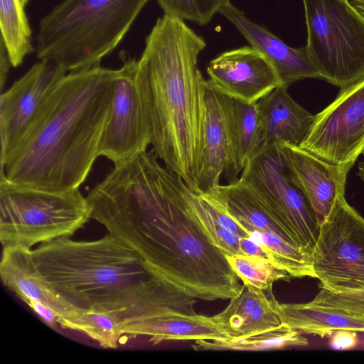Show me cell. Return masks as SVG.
Returning a JSON list of instances; mask_svg holds the SVG:
<instances>
[{"mask_svg": "<svg viewBox=\"0 0 364 364\" xmlns=\"http://www.w3.org/2000/svg\"><path fill=\"white\" fill-rule=\"evenodd\" d=\"M145 151L114 166L86 196L91 219L133 248L162 280L198 299H231L245 286L198 223L186 183Z\"/></svg>", "mask_w": 364, "mask_h": 364, "instance_id": "obj_1", "label": "cell"}, {"mask_svg": "<svg viewBox=\"0 0 364 364\" xmlns=\"http://www.w3.org/2000/svg\"><path fill=\"white\" fill-rule=\"evenodd\" d=\"M205 46L185 21L164 14L137 60L136 83L151 149L194 191L203 155L206 82L198 58Z\"/></svg>", "mask_w": 364, "mask_h": 364, "instance_id": "obj_2", "label": "cell"}, {"mask_svg": "<svg viewBox=\"0 0 364 364\" xmlns=\"http://www.w3.org/2000/svg\"><path fill=\"white\" fill-rule=\"evenodd\" d=\"M117 70L100 65L70 72L48 95L1 174L49 191L79 188L99 156Z\"/></svg>", "mask_w": 364, "mask_h": 364, "instance_id": "obj_3", "label": "cell"}, {"mask_svg": "<svg viewBox=\"0 0 364 364\" xmlns=\"http://www.w3.org/2000/svg\"><path fill=\"white\" fill-rule=\"evenodd\" d=\"M33 255L45 279L75 310L112 312L122 323L197 314L198 299L160 279L133 248L110 234L92 241L60 238L41 244Z\"/></svg>", "mask_w": 364, "mask_h": 364, "instance_id": "obj_4", "label": "cell"}, {"mask_svg": "<svg viewBox=\"0 0 364 364\" xmlns=\"http://www.w3.org/2000/svg\"><path fill=\"white\" fill-rule=\"evenodd\" d=\"M149 0H63L39 22L38 59L67 73L98 65L118 46Z\"/></svg>", "mask_w": 364, "mask_h": 364, "instance_id": "obj_5", "label": "cell"}, {"mask_svg": "<svg viewBox=\"0 0 364 364\" xmlns=\"http://www.w3.org/2000/svg\"><path fill=\"white\" fill-rule=\"evenodd\" d=\"M91 219L79 188L49 191L18 185L0 174V241L3 247H32L70 237Z\"/></svg>", "mask_w": 364, "mask_h": 364, "instance_id": "obj_6", "label": "cell"}, {"mask_svg": "<svg viewBox=\"0 0 364 364\" xmlns=\"http://www.w3.org/2000/svg\"><path fill=\"white\" fill-rule=\"evenodd\" d=\"M306 48L321 79L343 87L364 77V16L348 0H303Z\"/></svg>", "mask_w": 364, "mask_h": 364, "instance_id": "obj_7", "label": "cell"}, {"mask_svg": "<svg viewBox=\"0 0 364 364\" xmlns=\"http://www.w3.org/2000/svg\"><path fill=\"white\" fill-rule=\"evenodd\" d=\"M312 260L321 287L335 292L364 290V218L344 194L320 226Z\"/></svg>", "mask_w": 364, "mask_h": 364, "instance_id": "obj_8", "label": "cell"}, {"mask_svg": "<svg viewBox=\"0 0 364 364\" xmlns=\"http://www.w3.org/2000/svg\"><path fill=\"white\" fill-rule=\"evenodd\" d=\"M239 179L289 228L311 256L320 225L306 196L291 180L277 144H262Z\"/></svg>", "mask_w": 364, "mask_h": 364, "instance_id": "obj_9", "label": "cell"}, {"mask_svg": "<svg viewBox=\"0 0 364 364\" xmlns=\"http://www.w3.org/2000/svg\"><path fill=\"white\" fill-rule=\"evenodd\" d=\"M299 146L333 164H355L364 151V77L341 87L336 99L314 115Z\"/></svg>", "mask_w": 364, "mask_h": 364, "instance_id": "obj_10", "label": "cell"}, {"mask_svg": "<svg viewBox=\"0 0 364 364\" xmlns=\"http://www.w3.org/2000/svg\"><path fill=\"white\" fill-rule=\"evenodd\" d=\"M99 156L119 165L147 150L150 135L136 83L137 60L121 55Z\"/></svg>", "mask_w": 364, "mask_h": 364, "instance_id": "obj_11", "label": "cell"}, {"mask_svg": "<svg viewBox=\"0 0 364 364\" xmlns=\"http://www.w3.org/2000/svg\"><path fill=\"white\" fill-rule=\"evenodd\" d=\"M67 72L55 60L33 64L0 97L1 165L10 159Z\"/></svg>", "mask_w": 364, "mask_h": 364, "instance_id": "obj_12", "label": "cell"}, {"mask_svg": "<svg viewBox=\"0 0 364 364\" xmlns=\"http://www.w3.org/2000/svg\"><path fill=\"white\" fill-rule=\"evenodd\" d=\"M277 144L291 180L306 196L321 226L338 197L344 194L347 176L354 164H336L299 145Z\"/></svg>", "mask_w": 364, "mask_h": 364, "instance_id": "obj_13", "label": "cell"}, {"mask_svg": "<svg viewBox=\"0 0 364 364\" xmlns=\"http://www.w3.org/2000/svg\"><path fill=\"white\" fill-rule=\"evenodd\" d=\"M208 82L220 92L247 102H257L280 85L276 71L252 46L225 51L206 68Z\"/></svg>", "mask_w": 364, "mask_h": 364, "instance_id": "obj_14", "label": "cell"}, {"mask_svg": "<svg viewBox=\"0 0 364 364\" xmlns=\"http://www.w3.org/2000/svg\"><path fill=\"white\" fill-rule=\"evenodd\" d=\"M219 13L236 27L252 48L266 58L276 71L280 85L288 88L297 80L321 79L305 46L299 48L289 46L267 28L250 20L230 1L220 8Z\"/></svg>", "mask_w": 364, "mask_h": 364, "instance_id": "obj_15", "label": "cell"}, {"mask_svg": "<svg viewBox=\"0 0 364 364\" xmlns=\"http://www.w3.org/2000/svg\"><path fill=\"white\" fill-rule=\"evenodd\" d=\"M221 176L228 183L237 182L240 178L234 170L230 137L220 94L206 80L203 149L196 191L210 192L220 185Z\"/></svg>", "mask_w": 364, "mask_h": 364, "instance_id": "obj_16", "label": "cell"}, {"mask_svg": "<svg viewBox=\"0 0 364 364\" xmlns=\"http://www.w3.org/2000/svg\"><path fill=\"white\" fill-rule=\"evenodd\" d=\"M2 283L21 300L41 301L53 309L59 317L75 310L41 274L34 261L33 250L23 247H3L0 262Z\"/></svg>", "mask_w": 364, "mask_h": 364, "instance_id": "obj_17", "label": "cell"}, {"mask_svg": "<svg viewBox=\"0 0 364 364\" xmlns=\"http://www.w3.org/2000/svg\"><path fill=\"white\" fill-rule=\"evenodd\" d=\"M263 144L282 142L299 145L309 132L314 115L279 85L257 103Z\"/></svg>", "mask_w": 364, "mask_h": 364, "instance_id": "obj_18", "label": "cell"}, {"mask_svg": "<svg viewBox=\"0 0 364 364\" xmlns=\"http://www.w3.org/2000/svg\"><path fill=\"white\" fill-rule=\"evenodd\" d=\"M267 291L245 287L212 320L227 338H242L279 326L280 318Z\"/></svg>", "mask_w": 364, "mask_h": 364, "instance_id": "obj_19", "label": "cell"}, {"mask_svg": "<svg viewBox=\"0 0 364 364\" xmlns=\"http://www.w3.org/2000/svg\"><path fill=\"white\" fill-rule=\"evenodd\" d=\"M122 335L146 336L154 345L167 341L226 338L211 316L165 314L122 323Z\"/></svg>", "mask_w": 364, "mask_h": 364, "instance_id": "obj_20", "label": "cell"}, {"mask_svg": "<svg viewBox=\"0 0 364 364\" xmlns=\"http://www.w3.org/2000/svg\"><path fill=\"white\" fill-rule=\"evenodd\" d=\"M220 94L230 137L234 170L239 176L263 144L257 102H247Z\"/></svg>", "mask_w": 364, "mask_h": 364, "instance_id": "obj_21", "label": "cell"}, {"mask_svg": "<svg viewBox=\"0 0 364 364\" xmlns=\"http://www.w3.org/2000/svg\"><path fill=\"white\" fill-rule=\"evenodd\" d=\"M281 323L301 333L321 338L341 330L364 333V318L346 315L306 304H280L268 290Z\"/></svg>", "mask_w": 364, "mask_h": 364, "instance_id": "obj_22", "label": "cell"}, {"mask_svg": "<svg viewBox=\"0 0 364 364\" xmlns=\"http://www.w3.org/2000/svg\"><path fill=\"white\" fill-rule=\"evenodd\" d=\"M309 344L301 333L281 323L279 326L242 338L197 340L192 345L196 350L260 351L279 350Z\"/></svg>", "mask_w": 364, "mask_h": 364, "instance_id": "obj_23", "label": "cell"}, {"mask_svg": "<svg viewBox=\"0 0 364 364\" xmlns=\"http://www.w3.org/2000/svg\"><path fill=\"white\" fill-rule=\"evenodd\" d=\"M24 6L21 0H0L1 41L13 68L21 65L33 50Z\"/></svg>", "mask_w": 364, "mask_h": 364, "instance_id": "obj_24", "label": "cell"}, {"mask_svg": "<svg viewBox=\"0 0 364 364\" xmlns=\"http://www.w3.org/2000/svg\"><path fill=\"white\" fill-rule=\"evenodd\" d=\"M248 237L259 244L267 252L269 260L291 277L316 278L312 256L301 247L265 231L249 232Z\"/></svg>", "mask_w": 364, "mask_h": 364, "instance_id": "obj_25", "label": "cell"}, {"mask_svg": "<svg viewBox=\"0 0 364 364\" xmlns=\"http://www.w3.org/2000/svg\"><path fill=\"white\" fill-rule=\"evenodd\" d=\"M60 327L82 332L105 348H116L122 336L119 318L112 312L97 310L74 311L58 317Z\"/></svg>", "mask_w": 364, "mask_h": 364, "instance_id": "obj_26", "label": "cell"}, {"mask_svg": "<svg viewBox=\"0 0 364 364\" xmlns=\"http://www.w3.org/2000/svg\"><path fill=\"white\" fill-rule=\"evenodd\" d=\"M242 284L253 290L267 291L274 282L288 281L291 277L269 259L236 254L225 256Z\"/></svg>", "mask_w": 364, "mask_h": 364, "instance_id": "obj_27", "label": "cell"}, {"mask_svg": "<svg viewBox=\"0 0 364 364\" xmlns=\"http://www.w3.org/2000/svg\"><path fill=\"white\" fill-rule=\"evenodd\" d=\"M185 196L198 223L225 256L240 254L239 237L220 225L203 203L199 192L186 185Z\"/></svg>", "mask_w": 364, "mask_h": 364, "instance_id": "obj_28", "label": "cell"}, {"mask_svg": "<svg viewBox=\"0 0 364 364\" xmlns=\"http://www.w3.org/2000/svg\"><path fill=\"white\" fill-rule=\"evenodd\" d=\"M164 14L190 21L199 26L208 24L230 0H156Z\"/></svg>", "mask_w": 364, "mask_h": 364, "instance_id": "obj_29", "label": "cell"}, {"mask_svg": "<svg viewBox=\"0 0 364 364\" xmlns=\"http://www.w3.org/2000/svg\"><path fill=\"white\" fill-rule=\"evenodd\" d=\"M321 288L318 294L309 304L348 316L364 318V290L335 292Z\"/></svg>", "mask_w": 364, "mask_h": 364, "instance_id": "obj_30", "label": "cell"}, {"mask_svg": "<svg viewBox=\"0 0 364 364\" xmlns=\"http://www.w3.org/2000/svg\"><path fill=\"white\" fill-rule=\"evenodd\" d=\"M22 301L49 327L56 329L58 325L57 313L49 306L36 300L23 299Z\"/></svg>", "mask_w": 364, "mask_h": 364, "instance_id": "obj_31", "label": "cell"}, {"mask_svg": "<svg viewBox=\"0 0 364 364\" xmlns=\"http://www.w3.org/2000/svg\"><path fill=\"white\" fill-rule=\"evenodd\" d=\"M358 343L356 331L341 330L335 332L331 338V346L333 349L346 350L355 346Z\"/></svg>", "mask_w": 364, "mask_h": 364, "instance_id": "obj_32", "label": "cell"}, {"mask_svg": "<svg viewBox=\"0 0 364 364\" xmlns=\"http://www.w3.org/2000/svg\"><path fill=\"white\" fill-rule=\"evenodd\" d=\"M239 242L240 254L269 259L264 249L250 237H239Z\"/></svg>", "mask_w": 364, "mask_h": 364, "instance_id": "obj_33", "label": "cell"}, {"mask_svg": "<svg viewBox=\"0 0 364 364\" xmlns=\"http://www.w3.org/2000/svg\"><path fill=\"white\" fill-rule=\"evenodd\" d=\"M0 84L1 89L2 90L7 78L9 68L11 66V65L9 61L6 48L1 41L0 43Z\"/></svg>", "mask_w": 364, "mask_h": 364, "instance_id": "obj_34", "label": "cell"}, {"mask_svg": "<svg viewBox=\"0 0 364 364\" xmlns=\"http://www.w3.org/2000/svg\"><path fill=\"white\" fill-rule=\"evenodd\" d=\"M348 1L364 16V0Z\"/></svg>", "mask_w": 364, "mask_h": 364, "instance_id": "obj_35", "label": "cell"}, {"mask_svg": "<svg viewBox=\"0 0 364 364\" xmlns=\"http://www.w3.org/2000/svg\"><path fill=\"white\" fill-rule=\"evenodd\" d=\"M363 156V159L360 161L358 165V172L356 175L364 183V151L361 154Z\"/></svg>", "mask_w": 364, "mask_h": 364, "instance_id": "obj_36", "label": "cell"}, {"mask_svg": "<svg viewBox=\"0 0 364 364\" xmlns=\"http://www.w3.org/2000/svg\"><path fill=\"white\" fill-rule=\"evenodd\" d=\"M29 0H21V3L23 4V6H26V4L28 2Z\"/></svg>", "mask_w": 364, "mask_h": 364, "instance_id": "obj_37", "label": "cell"}]
</instances>
